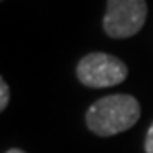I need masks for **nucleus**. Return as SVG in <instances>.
I'll return each instance as SVG.
<instances>
[{
    "mask_svg": "<svg viewBox=\"0 0 153 153\" xmlns=\"http://www.w3.org/2000/svg\"><path fill=\"white\" fill-rule=\"evenodd\" d=\"M140 118V103L131 94H111L96 100L85 114L92 133L100 137L118 135L133 127Z\"/></svg>",
    "mask_w": 153,
    "mask_h": 153,
    "instance_id": "nucleus-1",
    "label": "nucleus"
},
{
    "mask_svg": "<svg viewBox=\"0 0 153 153\" xmlns=\"http://www.w3.org/2000/svg\"><path fill=\"white\" fill-rule=\"evenodd\" d=\"M76 74L81 85L91 87V89H105V87H114L126 81L127 67L124 61H120L114 56L94 52L81 57Z\"/></svg>",
    "mask_w": 153,
    "mask_h": 153,
    "instance_id": "nucleus-2",
    "label": "nucleus"
},
{
    "mask_svg": "<svg viewBox=\"0 0 153 153\" xmlns=\"http://www.w3.org/2000/svg\"><path fill=\"white\" fill-rule=\"evenodd\" d=\"M146 15V0H107L103 30L113 39L133 37L144 26Z\"/></svg>",
    "mask_w": 153,
    "mask_h": 153,
    "instance_id": "nucleus-3",
    "label": "nucleus"
},
{
    "mask_svg": "<svg viewBox=\"0 0 153 153\" xmlns=\"http://www.w3.org/2000/svg\"><path fill=\"white\" fill-rule=\"evenodd\" d=\"M7 103H9V87L6 79H0V111H6Z\"/></svg>",
    "mask_w": 153,
    "mask_h": 153,
    "instance_id": "nucleus-4",
    "label": "nucleus"
},
{
    "mask_svg": "<svg viewBox=\"0 0 153 153\" xmlns=\"http://www.w3.org/2000/svg\"><path fill=\"white\" fill-rule=\"evenodd\" d=\"M144 149H146V153H153V124L148 129V135L144 140Z\"/></svg>",
    "mask_w": 153,
    "mask_h": 153,
    "instance_id": "nucleus-5",
    "label": "nucleus"
},
{
    "mask_svg": "<svg viewBox=\"0 0 153 153\" xmlns=\"http://www.w3.org/2000/svg\"><path fill=\"white\" fill-rule=\"evenodd\" d=\"M6 153H26V151H22V149H17V148H13V149H9V151H6Z\"/></svg>",
    "mask_w": 153,
    "mask_h": 153,
    "instance_id": "nucleus-6",
    "label": "nucleus"
}]
</instances>
